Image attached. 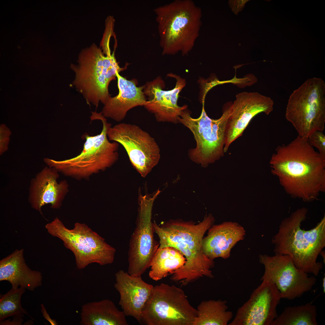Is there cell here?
<instances>
[{"label":"cell","mask_w":325,"mask_h":325,"mask_svg":"<svg viewBox=\"0 0 325 325\" xmlns=\"http://www.w3.org/2000/svg\"><path fill=\"white\" fill-rule=\"evenodd\" d=\"M126 315L111 300L87 302L82 307L81 325H128Z\"/></svg>","instance_id":"7402d4cb"},{"label":"cell","mask_w":325,"mask_h":325,"mask_svg":"<svg viewBox=\"0 0 325 325\" xmlns=\"http://www.w3.org/2000/svg\"><path fill=\"white\" fill-rule=\"evenodd\" d=\"M209 229L207 235L203 239V249L206 256L213 260L219 257L228 258L232 249L243 239L245 234L244 228L235 222H224Z\"/></svg>","instance_id":"ffe728a7"},{"label":"cell","mask_w":325,"mask_h":325,"mask_svg":"<svg viewBox=\"0 0 325 325\" xmlns=\"http://www.w3.org/2000/svg\"><path fill=\"white\" fill-rule=\"evenodd\" d=\"M259 261L265 267L261 281L274 284L282 298L293 300L309 291L315 284L316 278L297 268L290 257L275 254L262 255Z\"/></svg>","instance_id":"7c38bea8"},{"label":"cell","mask_w":325,"mask_h":325,"mask_svg":"<svg viewBox=\"0 0 325 325\" xmlns=\"http://www.w3.org/2000/svg\"><path fill=\"white\" fill-rule=\"evenodd\" d=\"M11 134L10 129L4 124L0 126V154L2 155L8 149Z\"/></svg>","instance_id":"83f0119b"},{"label":"cell","mask_w":325,"mask_h":325,"mask_svg":"<svg viewBox=\"0 0 325 325\" xmlns=\"http://www.w3.org/2000/svg\"><path fill=\"white\" fill-rule=\"evenodd\" d=\"M116 73L118 94L110 96L104 104L101 113L106 118L120 122L125 117L127 112L138 106H144L147 104L144 86L137 87L135 82L126 79Z\"/></svg>","instance_id":"d6986e66"},{"label":"cell","mask_w":325,"mask_h":325,"mask_svg":"<svg viewBox=\"0 0 325 325\" xmlns=\"http://www.w3.org/2000/svg\"><path fill=\"white\" fill-rule=\"evenodd\" d=\"M186 261L183 254L173 247H158L151 263L149 277L159 280L182 267Z\"/></svg>","instance_id":"603a6c76"},{"label":"cell","mask_w":325,"mask_h":325,"mask_svg":"<svg viewBox=\"0 0 325 325\" xmlns=\"http://www.w3.org/2000/svg\"><path fill=\"white\" fill-rule=\"evenodd\" d=\"M45 227L50 234L61 240L65 246L72 252L78 269L93 263L104 265L113 262L115 249L86 224L77 222L70 229L56 217Z\"/></svg>","instance_id":"9c48e42d"},{"label":"cell","mask_w":325,"mask_h":325,"mask_svg":"<svg viewBox=\"0 0 325 325\" xmlns=\"http://www.w3.org/2000/svg\"><path fill=\"white\" fill-rule=\"evenodd\" d=\"M23 249L17 250L0 261V281H7L12 288L19 286L33 291L42 285L39 271L32 270L25 263Z\"/></svg>","instance_id":"44dd1931"},{"label":"cell","mask_w":325,"mask_h":325,"mask_svg":"<svg viewBox=\"0 0 325 325\" xmlns=\"http://www.w3.org/2000/svg\"><path fill=\"white\" fill-rule=\"evenodd\" d=\"M59 172L46 166L31 180L28 200L32 208L42 214L41 208L50 204L52 208H59L69 189L67 181L58 183Z\"/></svg>","instance_id":"e0dca14e"},{"label":"cell","mask_w":325,"mask_h":325,"mask_svg":"<svg viewBox=\"0 0 325 325\" xmlns=\"http://www.w3.org/2000/svg\"><path fill=\"white\" fill-rule=\"evenodd\" d=\"M214 220L209 214L197 224L180 220L171 221L160 226L153 223L154 232L159 240V247H173L186 258L184 265L173 273L172 281L186 286L201 277H214L211 269L214 262L204 254L202 243L204 234Z\"/></svg>","instance_id":"7a4b0ae2"},{"label":"cell","mask_w":325,"mask_h":325,"mask_svg":"<svg viewBox=\"0 0 325 325\" xmlns=\"http://www.w3.org/2000/svg\"><path fill=\"white\" fill-rule=\"evenodd\" d=\"M322 287L323 293L325 292V277L323 278L322 279Z\"/></svg>","instance_id":"4dcf8cb0"},{"label":"cell","mask_w":325,"mask_h":325,"mask_svg":"<svg viewBox=\"0 0 325 325\" xmlns=\"http://www.w3.org/2000/svg\"><path fill=\"white\" fill-rule=\"evenodd\" d=\"M309 144L318 150L320 155L325 159V135L323 132L317 131L307 138Z\"/></svg>","instance_id":"4316f807"},{"label":"cell","mask_w":325,"mask_h":325,"mask_svg":"<svg viewBox=\"0 0 325 325\" xmlns=\"http://www.w3.org/2000/svg\"><path fill=\"white\" fill-rule=\"evenodd\" d=\"M227 302L221 299L203 301L198 305L197 315L192 325H227L233 314L228 311Z\"/></svg>","instance_id":"cb8c5ba5"},{"label":"cell","mask_w":325,"mask_h":325,"mask_svg":"<svg viewBox=\"0 0 325 325\" xmlns=\"http://www.w3.org/2000/svg\"><path fill=\"white\" fill-rule=\"evenodd\" d=\"M248 0H230L229 3L232 11L236 14L241 11L244 8L245 3Z\"/></svg>","instance_id":"f1b7e54d"},{"label":"cell","mask_w":325,"mask_h":325,"mask_svg":"<svg viewBox=\"0 0 325 325\" xmlns=\"http://www.w3.org/2000/svg\"><path fill=\"white\" fill-rule=\"evenodd\" d=\"M91 119L101 121L103 127L101 133L94 136L85 134V141L82 150L75 157L60 161L45 158L44 161L48 166L66 176L79 179L88 178L110 167L116 162L119 157V144L110 142L108 138L107 132L111 124L101 112H93Z\"/></svg>","instance_id":"8992f818"},{"label":"cell","mask_w":325,"mask_h":325,"mask_svg":"<svg viewBox=\"0 0 325 325\" xmlns=\"http://www.w3.org/2000/svg\"><path fill=\"white\" fill-rule=\"evenodd\" d=\"M231 104V103L229 102L225 105L222 114L218 119H211L208 116L204 108V101L199 117L192 118L187 109L178 119V122L192 132L196 142V147L188 151L189 157L202 167H207L224 155L226 125Z\"/></svg>","instance_id":"52a82bcc"},{"label":"cell","mask_w":325,"mask_h":325,"mask_svg":"<svg viewBox=\"0 0 325 325\" xmlns=\"http://www.w3.org/2000/svg\"><path fill=\"white\" fill-rule=\"evenodd\" d=\"M274 102L270 97L257 92L238 94L231 103L225 132L224 153L230 145L241 136L251 120L258 113L269 114L273 110Z\"/></svg>","instance_id":"9a60e30c"},{"label":"cell","mask_w":325,"mask_h":325,"mask_svg":"<svg viewBox=\"0 0 325 325\" xmlns=\"http://www.w3.org/2000/svg\"><path fill=\"white\" fill-rule=\"evenodd\" d=\"M115 276L114 286L119 292V302L126 316L134 317L140 323L142 311L150 296L154 286L144 281L141 277L132 276L120 270Z\"/></svg>","instance_id":"ac0fdd59"},{"label":"cell","mask_w":325,"mask_h":325,"mask_svg":"<svg viewBox=\"0 0 325 325\" xmlns=\"http://www.w3.org/2000/svg\"><path fill=\"white\" fill-rule=\"evenodd\" d=\"M111 37L103 36L100 46L93 44L82 49L79 54L77 63L70 67L75 76L72 85L81 94L87 104L97 108L100 103L104 105L110 96L108 86L116 79V73L124 69L119 66L115 57L116 48L110 47Z\"/></svg>","instance_id":"277c9868"},{"label":"cell","mask_w":325,"mask_h":325,"mask_svg":"<svg viewBox=\"0 0 325 325\" xmlns=\"http://www.w3.org/2000/svg\"><path fill=\"white\" fill-rule=\"evenodd\" d=\"M168 75L176 79L175 87L172 90H163L165 83L160 77L143 86L144 94L148 99L144 106L154 115L158 122L175 124L178 122V119L182 112L187 108V105L180 106L177 104L179 94L185 86L186 82L185 79L176 74Z\"/></svg>","instance_id":"2e32d148"},{"label":"cell","mask_w":325,"mask_h":325,"mask_svg":"<svg viewBox=\"0 0 325 325\" xmlns=\"http://www.w3.org/2000/svg\"><path fill=\"white\" fill-rule=\"evenodd\" d=\"M272 173L288 194L305 202L316 199L325 191V159L299 136L278 146L271 157Z\"/></svg>","instance_id":"6da1fadb"},{"label":"cell","mask_w":325,"mask_h":325,"mask_svg":"<svg viewBox=\"0 0 325 325\" xmlns=\"http://www.w3.org/2000/svg\"><path fill=\"white\" fill-rule=\"evenodd\" d=\"M110 141L121 144L134 168L145 177L160 158L159 147L148 133L135 124L120 123L111 126L107 132Z\"/></svg>","instance_id":"8fae6325"},{"label":"cell","mask_w":325,"mask_h":325,"mask_svg":"<svg viewBox=\"0 0 325 325\" xmlns=\"http://www.w3.org/2000/svg\"><path fill=\"white\" fill-rule=\"evenodd\" d=\"M154 11L162 54L187 55L200 35L201 8L191 0H175Z\"/></svg>","instance_id":"5b68a950"},{"label":"cell","mask_w":325,"mask_h":325,"mask_svg":"<svg viewBox=\"0 0 325 325\" xmlns=\"http://www.w3.org/2000/svg\"><path fill=\"white\" fill-rule=\"evenodd\" d=\"M282 298L273 284L265 281L237 310L229 325H272L278 316L277 307Z\"/></svg>","instance_id":"5bb4252c"},{"label":"cell","mask_w":325,"mask_h":325,"mask_svg":"<svg viewBox=\"0 0 325 325\" xmlns=\"http://www.w3.org/2000/svg\"><path fill=\"white\" fill-rule=\"evenodd\" d=\"M25 289L22 287L12 288L5 294L0 296V321L10 316L28 315L21 305V299Z\"/></svg>","instance_id":"484cf974"},{"label":"cell","mask_w":325,"mask_h":325,"mask_svg":"<svg viewBox=\"0 0 325 325\" xmlns=\"http://www.w3.org/2000/svg\"><path fill=\"white\" fill-rule=\"evenodd\" d=\"M158 195L140 197L137 222L129 243L127 272L130 275L141 277L150 267L159 247L154 238L151 220L153 203Z\"/></svg>","instance_id":"4fadbf2b"},{"label":"cell","mask_w":325,"mask_h":325,"mask_svg":"<svg viewBox=\"0 0 325 325\" xmlns=\"http://www.w3.org/2000/svg\"><path fill=\"white\" fill-rule=\"evenodd\" d=\"M285 118L298 136L308 138L317 131L323 132L325 125V83L313 77L294 90L288 99Z\"/></svg>","instance_id":"ba28073f"},{"label":"cell","mask_w":325,"mask_h":325,"mask_svg":"<svg viewBox=\"0 0 325 325\" xmlns=\"http://www.w3.org/2000/svg\"><path fill=\"white\" fill-rule=\"evenodd\" d=\"M308 211L299 208L283 220L272 242L275 254L289 256L297 268L316 276L323 266L317 260L325 246V215L314 228L305 230L301 226Z\"/></svg>","instance_id":"3957f363"},{"label":"cell","mask_w":325,"mask_h":325,"mask_svg":"<svg viewBox=\"0 0 325 325\" xmlns=\"http://www.w3.org/2000/svg\"><path fill=\"white\" fill-rule=\"evenodd\" d=\"M317 309L311 303L288 306L278 315L272 325H317Z\"/></svg>","instance_id":"d4e9b609"},{"label":"cell","mask_w":325,"mask_h":325,"mask_svg":"<svg viewBox=\"0 0 325 325\" xmlns=\"http://www.w3.org/2000/svg\"><path fill=\"white\" fill-rule=\"evenodd\" d=\"M197 309L184 291L172 285L154 286L142 311L141 322L147 325H192Z\"/></svg>","instance_id":"30bf717a"},{"label":"cell","mask_w":325,"mask_h":325,"mask_svg":"<svg viewBox=\"0 0 325 325\" xmlns=\"http://www.w3.org/2000/svg\"><path fill=\"white\" fill-rule=\"evenodd\" d=\"M41 311L43 314L44 317L52 325H57V323L54 320H52L46 311V309L43 304L41 305Z\"/></svg>","instance_id":"f546056e"}]
</instances>
